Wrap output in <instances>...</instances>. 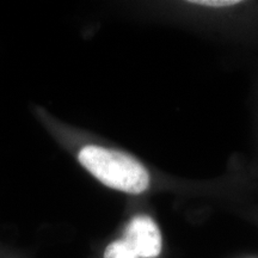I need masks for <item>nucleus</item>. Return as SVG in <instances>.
<instances>
[{
    "label": "nucleus",
    "mask_w": 258,
    "mask_h": 258,
    "mask_svg": "<svg viewBox=\"0 0 258 258\" xmlns=\"http://www.w3.org/2000/svg\"><path fill=\"white\" fill-rule=\"evenodd\" d=\"M104 258H139L135 251L123 239L112 241L106 246Z\"/></svg>",
    "instance_id": "7ed1b4c3"
},
{
    "label": "nucleus",
    "mask_w": 258,
    "mask_h": 258,
    "mask_svg": "<svg viewBox=\"0 0 258 258\" xmlns=\"http://www.w3.org/2000/svg\"><path fill=\"white\" fill-rule=\"evenodd\" d=\"M123 240L139 258H156L161 251V233L156 222L146 215H138L127 226Z\"/></svg>",
    "instance_id": "f03ea898"
},
{
    "label": "nucleus",
    "mask_w": 258,
    "mask_h": 258,
    "mask_svg": "<svg viewBox=\"0 0 258 258\" xmlns=\"http://www.w3.org/2000/svg\"><path fill=\"white\" fill-rule=\"evenodd\" d=\"M191 4L211 6V8H225V6H233L239 4L238 0H201V2H190Z\"/></svg>",
    "instance_id": "20e7f679"
},
{
    "label": "nucleus",
    "mask_w": 258,
    "mask_h": 258,
    "mask_svg": "<svg viewBox=\"0 0 258 258\" xmlns=\"http://www.w3.org/2000/svg\"><path fill=\"white\" fill-rule=\"evenodd\" d=\"M78 159L91 175L111 189L141 194L150 185L147 170L125 153L90 145L80 150Z\"/></svg>",
    "instance_id": "f257e3e1"
}]
</instances>
